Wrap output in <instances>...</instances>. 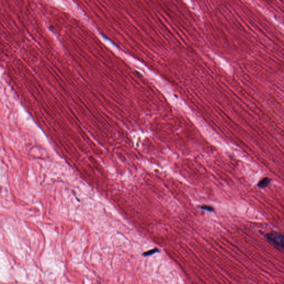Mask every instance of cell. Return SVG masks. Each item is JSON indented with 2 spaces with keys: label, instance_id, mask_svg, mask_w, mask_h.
Returning <instances> with one entry per match:
<instances>
[{
  "label": "cell",
  "instance_id": "4",
  "mask_svg": "<svg viewBox=\"0 0 284 284\" xmlns=\"http://www.w3.org/2000/svg\"><path fill=\"white\" fill-rule=\"evenodd\" d=\"M201 208H203V209L207 210L208 211H211V212L212 211V210H213L212 208L209 207V206H203V207H201Z\"/></svg>",
  "mask_w": 284,
  "mask_h": 284
},
{
  "label": "cell",
  "instance_id": "3",
  "mask_svg": "<svg viewBox=\"0 0 284 284\" xmlns=\"http://www.w3.org/2000/svg\"><path fill=\"white\" fill-rule=\"evenodd\" d=\"M158 252H159V250L158 249V248H155V249L148 251L146 253H144L143 255L145 256L152 255L153 254H154L155 253H158Z\"/></svg>",
  "mask_w": 284,
  "mask_h": 284
},
{
  "label": "cell",
  "instance_id": "1",
  "mask_svg": "<svg viewBox=\"0 0 284 284\" xmlns=\"http://www.w3.org/2000/svg\"><path fill=\"white\" fill-rule=\"evenodd\" d=\"M267 240L278 249L284 251V236L278 232H269L265 235Z\"/></svg>",
  "mask_w": 284,
  "mask_h": 284
},
{
  "label": "cell",
  "instance_id": "2",
  "mask_svg": "<svg viewBox=\"0 0 284 284\" xmlns=\"http://www.w3.org/2000/svg\"><path fill=\"white\" fill-rule=\"evenodd\" d=\"M270 182H271V179L270 178L266 177V178H264L263 179H261V181L258 183L257 185L259 188L263 189L267 187L269 184L270 183Z\"/></svg>",
  "mask_w": 284,
  "mask_h": 284
}]
</instances>
